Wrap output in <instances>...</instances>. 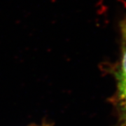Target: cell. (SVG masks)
I'll use <instances>...</instances> for the list:
<instances>
[{
    "label": "cell",
    "instance_id": "obj_1",
    "mask_svg": "<svg viewBox=\"0 0 126 126\" xmlns=\"http://www.w3.org/2000/svg\"><path fill=\"white\" fill-rule=\"evenodd\" d=\"M120 30L121 34V56L120 67L116 72V77L126 80V20H123L121 23Z\"/></svg>",
    "mask_w": 126,
    "mask_h": 126
},
{
    "label": "cell",
    "instance_id": "obj_2",
    "mask_svg": "<svg viewBox=\"0 0 126 126\" xmlns=\"http://www.w3.org/2000/svg\"><path fill=\"white\" fill-rule=\"evenodd\" d=\"M117 80V97L122 107L123 112H126V80L116 77Z\"/></svg>",
    "mask_w": 126,
    "mask_h": 126
},
{
    "label": "cell",
    "instance_id": "obj_3",
    "mask_svg": "<svg viewBox=\"0 0 126 126\" xmlns=\"http://www.w3.org/2000/svg\"><path fill=\"white\" fill-rule=\"evenodd\" d=\"M123 119L124 123L126 124V112L123 113Z\"/></svg>",
    "mask_w": 126,
    "mask_h": 126
},
{
    "label": "cell",
    "instance_id": "obj_4",
    "mask_svg": "<svg viewBox=\"0 0 126 126\" xmlns=\"http://www.w3.org/2000/svg\"><path fill=\"white\" fill-rule=\"evenodd\" d=\"M50 126L49 124H46V123H45V124H42V125H41V126Z\"/></svg>",
    "mask_w": 126,
    "mask_h": 126
}]
</instances>
